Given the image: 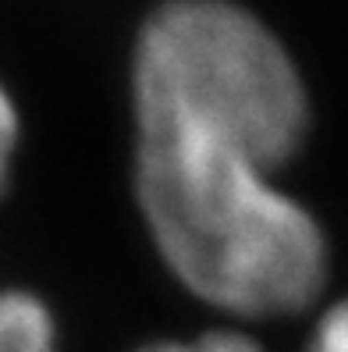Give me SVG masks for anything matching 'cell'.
I'll return each mask as SVG.
<instances>
[{
  "label": "cell",
  "mask_w": 348,
  "mask_h": 352,
  "mask_svg": "<svg viewBox=\"0 0 348 352\" xmlns=\"http://www.w3.org/2000/svg\"><path fill=\"white\" fill-rule=\"evenodd\" d=\"M14 142H18V111H14L8 89L0 86V192L8 189V171H11V157H14Z\"/></svg>",
  "instance_id": "obj_4"
},
{
  "label": "cell",
  "mask_w": 348,
  "mask_h": 352,
  "mask_svg": "<svg viewBox=\"0 0 348 352\" xmlns=\"http://www.w3.org/2000/svg\"><path fill=\"white\" fill-rule=\"evenodd\" d=\"M142 352H263V349L242 331H210V335H199L196 342H156Z\"/></svg>",
  "instance_id": "obj_2"
},
{
  "label": "cell",
  "mask_w": 348,
  "mask_h": 352,
  "mask_svg": "<svg viewBox=\"0 0 348 352\" xmlns=\"http://www.w3.org/2000/svg\"><path fill=\"white\" fill-rule=\"evenodd\" d=\"M135 192L171 274L235 317L310 306L323 232L274 189L310 125L281 39L231 0H167L135 39Z\"/></svg>",
  "instance_id": "obj_1"
},
{
  "label": "cell",
  "mask_w": 348,
  "mask_h": 352,
  "mask_svg": "<svg viewBox=\"0 0 348 352\" xmlns=\"http://www.w3.org/2000/svg\"><path fill=\"white\" fill-rule=\"evenodd\" d=\"M305 352H348V299L334 302L323 314L316 335Z\"/></svg>",
  "instance_id": "obj_3"
}]
</instances>
